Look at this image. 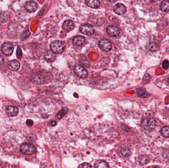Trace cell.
Segmentation results:
<instances>
[{
	"mask_svg": "<svg viewBox=\"0 0 169 168\" xmlns=\"http://www.w3.org/2000/svg\"><path fill=\"white\" fill-rule=\"evenodd\" d=\"M21 152L25 155H31L36 151L35 147L34 145L29 142L23 143L20 146Z\"/></svg>",
	"mask_w": 169,
	"mask_h": 168,
	"instance_id": "cell-1",
	"label": "cell"
},
{
	"mask_svg": "<svg viewBox=\"0 0 169 168\" xmlns=\"http://www.w3.org/2000/svg\"><path fill=\"white\" fill-rule=\"evenodd\" d=\"M156 122L153 118H147L143 120L142 126V128L147 131H151L156 127Z\"/></svg>",
	"mask_w": 169,
	"mask_h": 168,
	"instance_id": "cell-2",
	"label": "cell"
},
{
	"mask_svg": "<svg viewBox=\"0 0 169 168\" xmlns=\"http://www.w3.org/2000/svg\"><path fill=\"white\" fill-rule=\"evenodd\" d=\"M65 47L63 43L59 40L53 42L50 45V50L53 53L56 54L62 53L65 50Z\"/></svg>",
	"mask_w": 169,
	"mask_h": 168,
	"instance_id": "cell-3",
	"label": "cell"
},
{
	"mask_svg": "<svg viewBox=\"0 0 169 168\" xmlns=\"http://www.w3.org/2000/svg\"><path fill=\"white\" fill-rule=\"evenodd\" d=\"M74 72L76 76L81 78H85L88 76L87 69L80 65H77L74 67Z\"/></svg>",
	"mask_w": 169,
	"mask_h": 168,
	"instance_id": "cell-4",
	"label": "cell"
},
{
	"mask_svg": "<svg viewBox=\"0 0 169 168\" xmlns=\"http://www.w3.org/2000/svg\"><path fill=\"white\" fill-rule=\"evenodd\" d=\"M80 31L83 34L87 36H91L95 32L93 26L90 24H85L81 26Z\"/></svg>",
	"mask_w": 169,
	"mask_h": 168,
	"instance_id": "cell-5",
	"label": "cell"
},
{
	"mask_svg": "<svg viewBox=\"0 0 169 168\" xmlns=\"http://www.w3.org/2000/svg\"><path fill=\"white\" fill-rule=\"evenodd\" d=\"M2 51L5 55L10 56L13 53V46L10 42H5L2 45Z\"/></svg>",
	"mask_w": 169,
	"mask_h": 168,
	"instance_id": "cell-6",
	"label": "cell"
},
{
	"mask_svg": "<svg viewBox=\"0 0 169 168\" xmlns=\"http://www.w3.org/2000/svg\"><path fill=\"white\" fill-rule=\"evenodd\" d=\"M100 48L104 51L108 52L111 50L112 44L109 40L107 39H102L98 44Z\"/></svg>",
	"mask_w": 169,
	"mask_h": 168,
	"instance_id": "cell-7",
	"label": "cell"
},
{
	"mask_svg": "<svg viewBox=\"0 0 169 168\" xmlns=\"http://www.w3.org/2000/svg\"><path fill=\"white\" fill-rule=\"evenodd\" d=\"M38 8V4L36 2L33 1L28 2L25 6V8L28 12H34L36 11Z\"/></svg>",
	"mask_w": 169,
	"mask_h": 168,
	"instance_id": "cell-8",
	"label": "cell"
},
{
	"mask_svg": "<svg viewBox=\"0 0 169 168\" xmlns=\"http://www.w3.org/2000/svg\"><path fill=\"white\" fill-rule=\"evenodd\" d=\"M113 10L118 15H122L126 13V8L124 5L122 3H117L113 7Z\"/></svg>",
	"mask_w": 169,
	"mask_h": 168,
	"instance_id": "cell-9",
	"label": "cell"
},
{
	"mask_svg": "<svg viewBox=\"0 0 169 168\" xmlns=\"http://www.w3.org/2000/svg\"><path fill=\"white\" fill-rule=\"evenodd\" d=\"M120 30L119 28L115 26H108L107 28V32L111 37H116L119 35Z\"/></svg>",
	"mask_w": 169,
	"mask_h": 168,
	"instance_id": "cell-10",
	"label": "cell"
},
{
	"mask_svg": "<svg viewBox=\"0 0 169 168\" xmlns=\"http://www.w3.org/2000/svg\"><path fill=\"white\" fill-rule=\"evenodd\" d=\"M6 112L10 117H15L18 114V109L15 106H9L6 108Z\"/></svg>",
	"mask_w": 169,
	"mask_h": 168,
	"instance_id": "cell-11",
	"label": "cell"
},
{
	"mask_svg": "<svg viewBox=\"0 0 169 168\" xmlns=\"http://www.w3.org/2000/svg\"><path fill=\"white\" fill-rule=\"evenodd\" d=\"M74 23L71 20H66L63 22L62 29L66 32H69L74 29Z\"/></svg>",
	"mask_w": 169,
	"mask_h": 168,
	"instance_id": "cell-12",
	"label": "cell"
},
{
	"mask_svg": "<svg viewBox=\"0 0 169 168\" xmlns=\"http://www.w3.org/2000/svg\"><path fill=\"white\" fill-rule=\"evenodd\" d=\"M85 42V38L83 36H77L73 38L72 40L73 44L76 46H81L84 44Z\"/></svg>",
	"mask_w": 169,
	"mask_h": 168,
	"instance_id": "cell-13",
	"label": "cell"
},
{
	"mask_svg": "<svg viewBox=\"0 0 169 168\" xmlns=\"http://www.w3.org/2000/svg\"><path fill=\"white\" fill-rule=\"evenodd\" d=\"M86 3L91 8H97L100 6V2L98 0H86Z\"/></svg>",
	"mask_w": 169,
	"mask_h": 168,
	"instance_id": "cell-14",
	"label": "cell"
},
{
	"mask_svg": "<svg viewBox=\"0 0 169 168\" xmlns=\"http://www.w3.org/2000/svg\"><path fill=\"white\" fill-rule=\"evenodd\" d=\"M8 67L10 69L13 71H16L20 69V63L16 60H13L9 62Z\"/></svg>",
	"mask_w": 169,
	"mask_h": 168,
	"instance_id": "cell-15",
	"label": "cell"
},
{
	"mask_svg": "<svg viewBox=\"0 0 169 168\" xmlns=\"http://www.w3.org/2000/svg\"><path fill=\"white\" fill-rule=\"evenodd\" d=\"M31 81L36 84H42L45 83V79L41 76H34L31 78Z\"/></svg>",
	"mask_w": 169,
	"mask_h": 168,
	"instance_id": "cell-16",
	"label": "cell"
},
{
	"mask_svg": "<svg viewBox=\"0 0 169 168\" xmlns=\"http://www.w3.org/2000/svg\"><path fill=\"white\" fill-rule=\"evenodd\" d=\"M95 168H109V166L107 163L104 160H98L95 162L94 165Z\"/></svg>",
	"mask_w": 169,
	"mask_h": 168,
	"instance_id": "cell-17",
	"label": "cell"
},
{
	"mask_svg": "<svg viewBox=\"0 0 169 168\" xmlns=\"http://www.w3.org/2000/svg\"><path fill=\"white\" fill-rule=\"evenodd\" d=\"M55 57L53 54V52L50 51L46 52L45 53V59L47 61L52 62L55 60Z\"/></svg>",
	"mask_w": 169,
	"mask_h": 168,
	"instance_id": "cell-18",
	"label": "cell"
},
{
	"mask_svg": "<svg viewBox=\"0 0 169 168\" xmlns=\"http://www.w3.org/2000/svg\"><path fill=\"white\" fill-rule=\"evenodd\" d=\"M161 10L163 12H168L169 11V1L164 0L161 3L160 6Z\"/></svg>",
	"mask_w": 169,
	"mask_h": 168,
	"instance_id": "cell-19",
	"label": "cell"
},
{
	"mask_svg": "<svg viewBox=\"0 0 169 168\" xmlns=\"http://www.w3.org/2000/svg\"><path fill=\"white\" fill-rule=\"evenodd\" d=\"M137 95L138 97L142 98H145L149 96V94L143 89H139L137 90Z\"/></svg>",
	"mask_w": 169,
	"mask_h": 168,
	"instance_id": "cell-20",
	"label": "cell"
},
{
	"mask_svg": "<svg viewBox=\"0 0 169 168\" xmlns=\"http://www.w3.org/2000/svg\"><path fill=\"white\" fill-rule=\"evenodd\" d=\"M161 134L165 137H169V127L165 126L161 130Z\"/></svg>",
	"mask_w": 169,
	"mask_h": 168,
	"instance_id": "cell-21",
	"label": "cell"
},
{
	"mask_svg": "<svg viewBox=\"0 0 169 168\" xmlns=\"http://www.w3.org/2000/svg\"><path fill=\"white\" fill-rule=\"evenodd\" d=\"M148 48L151 51H156V50L158 49V45L156 42H150L149 45H148Z\"/></svg>",
	"mask_w": 169,
	"mask_h": 168,
	"instance_id": "cell-22",
	"label": "cell"
},
{
	"mask_svg": "<svg viewBox=\"0 0 169 168\" xmlns=\"http://www.w3.org/2000/svg\"><path fill=\"white\" fill-rule=\"evenodd\" d=\"M79 62L81 63V64L83 65V66H84L88 67H89L90 66V62L88 60V59L86 58L85 57L81 58L79 60Z\"/></svg>",
	"mask_w": 169,
	"mask_h": 168,
	"instance_id": "cell-23",
	"label": "cell"
},
{
	"mask_svg": "<svg viewBox=\"0 0 169 168\" xmlns=\"http://www.w3.org/2000/svg\"><path fill=\"white\" fill-rule=\"evenodd\" d=\"M121 153L124 157H128L130 155V150L128 147H124L121 149Z\"/></svg>",
	"mask_w": 169,
	"mask_h": 168,
	"instance_id": "cell-24",
	"label": "cell"
},
{
	"mask_svg": "<svg viewBox=\"0 0 169 168\" xmlns=\"http://www.w3.org/2000/svg\"><path fill=\"white\" fill-rule=\"evenodd\" d=\"M67 112V108H63L58 112V114L56 115V117L58 119H61L65 116V115H66Z\"/></svg>",
	"mask_w": 169,
	"mask_h": 168,
	"instance_id": "cell-25",
	"label": "cell"
},
{
	"mask_svg": "<svg viewBox=\"0 0 169 168\" xmlns=\"http://www.w3.org/2000/svg\"><path fill=\"white\" fill-rule=\"evenodd\" d=\"M8 20L7 15H5L4 13L0 14V22L4 23L6 22Z\"/></svg>",
	"mask_w": 169,
	"mask_h": 168,
	"instance_id": "cell-26",
	"label": "cell"
},
{
	"mask_svg": "<svg viewBox=\"0 0 169 168\" xmlns=\"http://www.w3.org/2000/svg\"><path fill=\"white\" fill-rule=\"evenodd\" d=\"M16 56L18 58L21 59L22 57V52L21 51V49L20 47H18L16 51Z\"/></svg>",
	"mask_w": 169,
	"mask_h": 168,
	"instance_id": "cell-27",
	"label": "cell"
},
{
	"mask_svg": "<svg viewBox=\"0 0 169 168\" xmlns=\"http://www.w3.org/2000/svg\"><path fill=\"white\" fill-rule=\"evenodd\" d=\"M79 168H92V165L88 163H84L81 165H79L78 166Z\"/></svg>",
	"mask_w": 169,
	"mask_h": 168,
	"instance_id": "cell-28",
	"label": "cell"
},
{
	"mask_svg": "<svg viewBox=\"0 0 169 168\" xmlns=\"http://www.w3.org/2000/svg\"><path fill=\"white\" fill-rule=\"evenodd\" d=\"M169 62L168 60H164L162 63V67L164 69H167L169 68Z\"/></svg>",
	"mask_w": 169,
	"mask_h": 168,
	"instance_id": "cell-29",
	"label": "cell"
},
{
	"mask_svg": "<svg viewBox=\"0 0 169 168\" xmlns=\"http://www.w3.org/2000/svg\"><path fill=\"white\" fill-rule=\"evenodd\" d=\"M150 78H151V76H150L149 74H145L144 78H143V81H149V79H150Z\"/></svg>",
	"mask_w": 169,
	"mask_h": 168,
	"instance_id": "cell-30",
	"label": "cell"
},
{
	"mask_svg": "<svg viewBox=\"0 0 169 168\" xmlns=\"http://www.w3.org/2000/svg\"><path fill=\"white\" fill-rule=\"evenodd\" d=\"M30 35V33L29 31L28 32H26L24 33V34L23 35L22 37L23 39H26L27 38V37H29V36Z\"/></svg>",
	"mask_w": 169,
	"mask_h": 168,
	"instance_id": "cell-31",
	"label": "cell"
},
{
	"mask_svg": "<svg viewBox=\"0 0 169 168\" xmlns=\"http://www.w3.org/2000/svg\"><path fill=\"white\" fill-rule=\"evenodd\" d=\"M26 124L28 126H32L33 125V121L32 120L28 119L26 121Z\"/></svg>",
	"mask_w": 169,
	"mask_h": 168,
	"instance_id": "cell-32",
	"label": "cell"
},
{
	"mask_svg": "<svg viewBox=\"0 0 169 168\" xmlns=\"http://www.w3.org/2000/svg\"><path fill=\"white\" fill-rule=\"evenodd\" d=\"M48 125H49L50 126H52V127L56 126V121H54V120H52V121H50L48 122Z\"/></svg>",
	"mask_w": 169,
	"mask_h": 168,
	"instance_id": "cell-33",
	"label": "cell"
},
{
	"mask_svg": "<svg viewBox=\"0 0 169 168\" xmlns=\"http://www.w3.org/2000/svg\"><path fill=\"white\" fill-rule=\"evenodd\" d=\"M4 62V59L3 57L0 54V65H2Z\"/></svg>",
	"mask_w": 169,
	"mask_h": 168,
	"instance_id": "cell-34",
	"label": "cell"
},
{
	"mask_svg": "<svg viewBox=\"0 0 169 168\" xmlns=\"http://www.w3.org/2000/svg\"><path fill=\"white\" fill-rule=\"evenodd\" d=\"M122 128L123 130H124V131H127V132L130 131L129 128H128V127H127V126H125V125H123V126H122Z\"/></svg>",
	"mask_w": 169,
	"mask_h": 168,
	"instance_id": "cell-35",
	"label": "cell"
}]
</instances>
